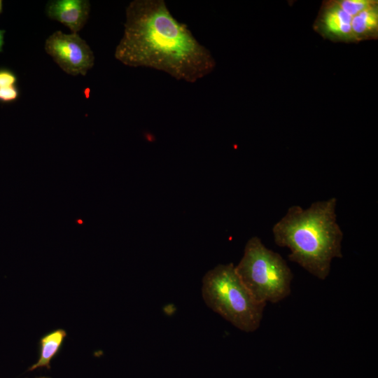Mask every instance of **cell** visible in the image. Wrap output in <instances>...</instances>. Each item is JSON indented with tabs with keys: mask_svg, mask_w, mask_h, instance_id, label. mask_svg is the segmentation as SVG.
<instances>
[{
	"mask_svg": "<svg viewBox=\"0 0 378 378\" xmlns=\"http://www.w3.org/2000/svg\"><path fill=\"white\" fill-rule=\"evenodd\" d=\"M125 16L124 34L114 54L125 65L161 71L191 83L215 69L211 52L174 17L164 0H134Z\"/></svg>",
	"mask_w": 378,
	"mask_h": 378,
	"instance_id": "obj_1",
	"label": "cell"
},
{
	"mask_svg": "<svg viewBox=\"0 0 378 378\" xmlns=\"http://www.w3.org/2000/svg\"><path fill=\"white\" fill-rule=\"evenodd\" d=\"M336 204L337 199L331 197L306 209L291 206L272 228L276 244L290 250L289 260L321 280L329 275L332 260L343 256Z\"/></svg>",
	"mask_w": 378,
	"mask_h": 378,
	"instance_id": "obj_2",
	"label": "cell"
},
{
	"mask_svg": "<svg viewBox=\"0 0 378 378\" xmlns=\"http://www.w3.org/2000/svg\"><path fill=\"white\" fill-rule=\"evenodd\" d=\"M202 293L211 309L239 330L251 332L259 328L266 304L253 298L232 263L209 270L203 277Z\"/></svg>",
	"mask_w": 378,
	"mask_h": 378,
	"instance_id": "obj_3",
	"label": "cell"
},
{
	"mask_svg": "<svg viewBox=\"0 0 378 378\" xmlns=\"http://www.w3.org/2000/svg\"><path fill=\"white\" fill-rule=\"evenodd\" d=\"M234 267L258 303H277L291 293L293 275L290 267L280 254L268 249L258 237L248 240L243 257Z\"/></svg>",
	"mask_w": 378,
	"mask_h": 378,
	"instance_id": "obj_4",
	"label": "cell"
},
{
	"mask_svg": "<svg viewBox=\"0 0 378 378\" xmlns=\"http://www.w3.org/2000/svg\"><path fill=\"white\" fill-rule=\"evenodd\" d=\"M45 50L66 74L85 76L94 65V56L78 34L55 31L46 41Z\"/></svg>",
	"mask_w": 378,
	"mask_h": 378,
	"instance_id": "obj_5",
	"label": "cell"
},
{
	"mask_svg": "<svg viewBox=\"0 0 378 378\" xmlns=\"http://www.w3.org/2000/svg\"><path fill=\"white\" fill-rule=\"evenodd\" d=\"M352 18L340 8L337 1H329L322 9L316 26L318 31L330 39L354 42Z\"/></svg>",
	"mask_w": 378,
	"mask_h": 378,
	"instance_id": "obj_6",
	"label": "cell"
},
{
	"mask_svg": "<svg viewBox=\"0 0 378 378\" xmlns=\"http://www.w3.org/2000/svg\"><path fill=\"white\" fill-rule=\"evenodd\" d=\"M90 10V2L87 0L51 1L46 8L49 18L61 22L76 34L85 24Z\"/></svg>",
	"mask_w": 378,
	"mask_h": 378,
	"instance_id": "obj_7",
	"label": "cell"
},
{
	"mask_svg": "<svg viewBox=\"0 0 378 378\" xmlns=\"http://www.w3.org/2000/svg\"><path fill=\"white\" fill-rule=\"evenodd\" d=\"M351 26L355 41L377 36L378 31L377 3L354 16Z\"/></svg>",
	"mask_w": 378,
	"mask_h": 378,
	"instance_id": "obj_8",
	"label": "cell"
},
{
	"mask_svg": "<svg viewBox=\"0 0 378 378\" xmlns=\"http://www.w3.org/2000/svg\"><path fill=\"white\" fill-rule=\"evenodd\" d=\"M66 332L63 329H56L45 335L40 340V355L38 360L29 368L34 370L39 368L48 367L50 360L59 352Z\"/></svg>",
	"mask_w": 378,
	"mask_h": 378,
	"instance_id": "obj_9",
	"label": "cell"
},
{
	"mask_svg": "<svg viewBox=\"0 0 378 378\" xmlns=\"http://www.w3.org/2000/svg\"><path fill=\"white\" fill-rule=\"evenodd\" d=\"M337 1L340 8L352 17L377 3V1L372 0H340Z\"/></svg>",
	"mask_w": 378,
	"mask_h": 378,
	"instance_id": "obj_10",
	"label": "cell"
},
{
	"mask_svg": "<svg viewBox=\"0 0 378 378\" xmlns=\"http://www.w3.org/2000/svg\"><path fill=\"white\" fill-rule=\"evenodd\" d=\"M16 74L9 69L0 68V90L17 86Z\"/></svg>",
	"mask_w": 378,
	"mask_h": 378,
	"instance_id": "obj_11",
	"label": "cell"
},
{
	"mask_svg": "<svg viewBox=\"0 0 378 378\" xmlns=\"http://www.w3.org/2000/svg\"><path fill=\"white\" fill-rule=\"evenodd\" d=\"M20 95L17 86L0 90V102L8 104L15 102Z\"/></svg>",
	"mask_w": 378,
	"mask_h": 378,
	"instance_id": "obj_12",
	"label": "cell"
},
{
	"mask_svg": "<svg viewBox=\"0 0 378 378\" xmlns=\"http://www.w3.org/2000/svg\"><path fill=\"white\" fill-rule=\"evenodd\" d=\"M5 34V30L0 29V52H2L3 46L4 43V35Z\"/></svg>",
	"mask_w": 378,
	"mask_h": 378,
	"instance_id": "obj_13",
	"label": "cell"
},
{
	"mask_svg": "<svg viewBox=\"0 0 378 378\" xmlns=\"http://www.w3.org/2000/svg\"><path fill=\"white\" fill-rule=\"evenodd\" d=\"M3 10V1L0 0V14L1 13Z\"/></svg>",
	"mask_w": 378,
	"mask_h": 378,
	"instance_id": "obj_14",
	"label": "cell"
},
{
	"mask_svg": "<svg viewBox=\"0 0 378 378\" xmlns=\"http://www.w3.org/2000/svg\"><path fill=\"white\" fill-rule=\"evenodd\" d=\"M43 378H45V377H43Z\"/></svg>",
	"mask_w": 378,
	"mask_h": 378,
	"instance_id": "obj_15",
	"label": "cell"
}]
</instances>
